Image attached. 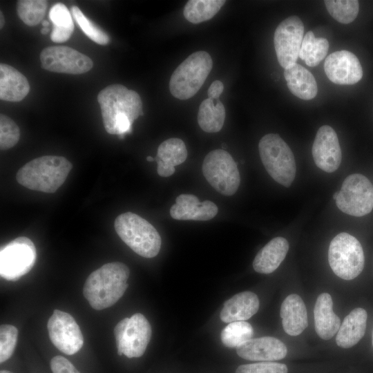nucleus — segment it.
<instances>
[{
  "instance_id": "obj_38",
  "label": "nucleus",
  "mask_w": 373,
  "mask_h": 373,
  "mask_svg": "<svg viewBox=\"0 0 373 373\" xmlns=\"http://www.w3.org/2000/svg\"><path fill=\"white\" fill-rule=\"evenodd\" d=\"M52 373H80L76 367L66 358L56 356L50 361Z\"/></svg>"
},
{
  "instance_id": "obj_43",
  "label": "nucleus",
  "mask_w": 373,
  "mask_h": 373,
  "mask_svg": "<svg viewBox=\"0 0 373 373\" xmlns=\"http://www.w3.org/2000/svg\"><path fill=\"white\" fill-rule=\"evenodd\" d=\"M146 160H147L148 162L155 161V158H153V157H151V156H150V155L148 156V157H146Z\"/></svg>"
},
{
  "instance_id": "obj_22",
  "label": "nucleus",
  "mask_w": 373,
  "mask_h": 373,
  "mask_svg": "<svg viewBox=\"0 0 373 373\" xmlns=\"http://www.w3.org/2000/svg\"><path fill=\"white\" fill-rule=\"evenodd\" d=\"M187 157L184 142L179 138H169L162 142L157 149L155 160L157 164V173L169 177L175 172V166L183 163Z\"/></svg>"
},
{
  "instance_id": "obj_30",
  "label": "nucleus",
  "mask_w": 373,
  "mask_h": 373,
  "mask_svg": "<svg viewBox=\"0 0 373 373\" xmlns=\"http://www.w3.org/2000/svg\"><path fill=\"white\" fill-rule=\"evenodd\" d=\"M224 0H190L184 8L185 19L192 23H199L213 17L225 3Z\"/></svg>"
},
{
  "instance_id": "obj_16",
  "label": "nucleus",
  "mask_w": 373,
  "mask_h": 373,
  "mask_svg": "<svg viewBox=\"0 0 373 373\" xmlns=\"http://www.w3.org/2000/svg\"><path fill=\"white\" fill-rule=\"evenodd\" d=\"M324 70L328 79L338 85H352L363 77V68L357 57L347 50L330 54L324 63Z\"/></svg>"
},
{
  "instance_id": "obj_44",
  "label": "nucleus",
  "mask_w": 373,
  "mask_h": 373,
  "mask_svg": "<svg viewBox=\"0 0 373 373\" xmlns=\"http://www.w3.org/2000/svg\"><path fill=\"white\" fill-rule=\"evenodd\" d=\"M0 373H12V372L8 370H1Z\"/></svg>"
},
{
  "instance_id": "obj_7",
  "label": "nucleus",
  "mask_w": 373,
  "mask_h": 373,
  "mask_svg": "<svg viewBox=\"0 0 373 373\" xmlns=\"http://www.w3.org/2000/svg\"><path fill=\"white\" fill-rule=\"evenodd\" d=\"M328 261L334 273L339 278L350 280L363 271L364 253L359 241L347 233H340L331 241Z\"/></svg>"
},
{
  "instance_id": "obj_42",
  "label": "nucleus",
  "mask_w": 373,
  "mask_h": 373,
  "mask_svg": "<svg viewBox=\"0 0 373 373\" xmlns=\"http://www.w3.org/2000/svg\"><path fill=\"white\" fill-rule=\"evenodd\" d=\"M49 22L48 21H43L42 22V26H44V28H48V26H49Z\"/></svg>"
},
{
  "instance_id": "obj_17",
  "label": "nucleus",
  "mask_w": 373,
  "mask_h": 373,
  "mask_svg": "<svg viewBox=\"0 0 373 373\" xmlns=\"http://www.w3.org/2000/svg\"><path fill=\"white\" fill-rule=\"evenodd\" d=\"M238 355L246 360L274 361L285 358L287 354L286 345L271 336L251 338L236 348Z\"/></svg>"
},
{
  "instance_id": "obj_13",
  "label": "nucleus",
  "mask_w": 373,
  "mask_h": 373,
  "mask_svg": "<svg viewBox=\"0 0 373 373\" xmlns=\"http://www.w3.org/2000/svg\"><path fill=\"white\" fill-rule=\"evenodd\" d=\"M47 327L51 342L61 352L73 355L83 346L81 329L70 314L55 309L48 319Z\"/></svg>"
},
{
  "instance_id": "obj_9",
  "label": "nucleus",
  "mask_w": 373,
  "mask_h": 373,
  "mask_svg": "<svg viewBox=\"0 0 373 373\" xmlns=\"http://www.w3.org/2000/svg\"><path fill=\"white\" fill-rule=\"evenodd\" d=\"M151 327L140 313L120 321L114 328L117 354L128 358L142 356L151 340Z\"/></svg>"
},
{
  "instance_id": "obj_12",
  "label": "nucleus",
  "mask_w": 373,
  "mask_h": 373,
  "mask_svg": "<svg viewBox=\"0 0 373 373\" xmlns=\"http://www.w3.org/2000/svg\"><path fill=\"white\" fill-rule=\"evenodd\" d=\"M304 26L295 15L284 19L277 26L274 44L279 64L284 68L296 63L303 40Z\"/></svg>"
},
{
  "instance_id": "obj_11",
  "label": "nucleus",
  "mask_w": 373,
  "mask_h": 373,
  "mask_svg": "<svg viewBox=\"0 0 373 373\" xmlns=\"http://www.w3.org/2000/svg\"><path fill=\"white\" fill-rule=\"evenodd\" d=\"M36 258V248L30 239L24 236L15 238L1 249V277L17 280L31 270Z\"/></svg>"
},
{
  "instance_id": "obj_5",
  "label": "nucleus",
  "mask_w": 373,
  "mask_h": 373,
  "mask_svg": "<svg viewBox=\"0 0 373 373\" xmlns=\"http://www.w3.org/2000/svg\"><path fill=\"white\" fill-rule=\"evenodd\" d=\"M213 67L210 55L198 51L190 55L174 70L169 90L173 97L187 99L194 96L203 85Z\"/></svg>"
},
{
  "instance_id": "obj_29",
  "label": "nucleus",
  "mask_w": 373,
  "mask_h": 373,
  "mask_svg": "<svg viewBox=\"0 0 373 373\" xmlns=\"http://www.w3.org/2000/svg\"><path fill=\"white\" fill-rule=\"evenodd\" d=\"M329 49L327 39L314 36L312 31H308L303 37L299 57L311 67L317 66L326 56Z\"/></svg>"
},
{
  "instance_id": "obj_3",
  "label": "nucleus",
  "mask_w": 373,
  "mask_h": 373,
  "mask_svg": "<svg viewBox=\"0 0 373 373\" xmlns=\"http://www.w3.org/2000/svg\"><path fill=\"white\" fill-rule=\"evenodd\" d=\"M72 167L64 157L45 155L23 165L17 173L16 179L29 189L55 193L64 184Z\"/></svg>"
},
{
  "instance_id": "obj_20",
  "label": "nucleus",
  "mask_w": 373,
  "mask_h": 373,
  "mask_svg": "<svg viewBox=\"0 0 373 373\" xmlns=\"http://www.w3.org/2000/svg\"><path fill=\"white\" fill-rule=\"evenodd\" d=\"M280 317L284 331L290 336L300 334L307 327V312L300 296H287L280 307Z\"/></svg>"
},
{
  "instance_id": "obj_27",
  "label": "nucleus",
  "mask_w": 373,
  "mask_h": 373,
  "mask_svg": "<svg viewBox=\"0 0 373 373\" xmlns=\"http://www.w3.org/2000/svg\"><path fill=\"white\" fill-rule=\"evenodd\" d=\"M225 119V108L219 99H204L198 109V122L207 133H216L221 130Z\"/></svg>"
},
{
  "instance_id": "obj_32",
  "label": "nucleus",
  "mask_w": 373,
  "mask_h": 373,
  "mask_svg": "<svg viewBox=\"0 0 373 373\" xmlns=\"http://www.w3.org/2000/svg\"><path fill=\"white\" fill-rule=\"evenodd\" d=\"M324 3L329 14L343 24L352 22L358 14L359 3L356 0H326Z\"/></svg>"
},
{
  "instance_id": "obj_33",
  "label": "nucleus",
  "mask_w": 373,
  "mask_h": 373,
  "mask_svg": "<svg viewBox=\"0 0 373 373\" xmlns=\"http://www.w3.org/2000/svg\"><path fill=\"white\" fill-rule=\"evenodd\" d=\"M47 6L44 0H20L17 2L18 16L27 26H35L44 17Z\"/></svg>"
},
{
  "instance_id": "obj_47",
  "label": "nucleus",
  "mask_w": 373,
  "mask_h": 373,
  "mask_svg": "<svg viewBox=\"0 0 373 373\" xmlns=\"http://www.w3.org/2000/svg\"><path fill=\"white\" fill-rule=\"evenodd\" d=\"M372 345H373V333H372Z\"/></svg>"
},
{
  "instance_id": "obj_15",
  "label": "nucleus",
  "mask_w": 373,
  "mask_h": 373,
  "mask_svg": "<svg viewBox=\"0 0 373 373\" xmlns=\"http://www.w3.org/2000/svg\"><path fill=\"white\" fill-rule=\"evenodd\" d=\"M316 165L323 171L332 173L338 169L342 153L335 131L330 126L323 125L318 130L312 149Z\"/></svg>"
},
{
  "instance_id": "obj_41",
  "label": "nucleus",
  "mask_w": 373,
  "mask_h": 373,
  "mask_svg": "<svg viewBox=\"0 0 373 373\" xmlns=\"http://www.w3.org/2000/svg\"><path fill=\"white\" fill-rule=\"evenodd\" d=\"M49 32L48 28H43L41 30V33L43 35H46Z\"/></svg>"
},
{
  "instance_id": "obj_28",
  "label": "nucleus",
  "mask_w": 373,
  "mask_h": 373,
  "mask_svg": "<svg viewBox=\"0 0 373 373\" xmlns=\"http://www.w3.org/2000/svg\"><path fill=\"white\" fill-rule=\"evenodd\" d=\"M49 18L52 23L51 40L55 43L68 40L74 30V23L67 7L61 3L54 4L50 10Z\"/></svg>"
},
{
  "instance_id": "obj_21",
  "label": "nucleus",
  "mask_w": 373,
  "mask_h": 373,
  "mask_svg": "<svg viewBox=\"0 0 373 373\" xmlns=\"http://www.w3.org/2000/svg\"><path fill=\"white\" fill-rule=\"evenodd\" d=\"M315 330L324 340L332 338L341 326L339 317L333 311V303L328 293L321 294L314 309Z\"/></svg>"
},
{
  "instance_id": "obj_40",
  "label": "nucleus",
  "mask_w": 373,
  "mask_h": 373,
  "mask_svg": "<svg viewBox=\"0 0 373 373\" xmlns=\"http://www.w3.org/2000/svg\"><path fill=\"white\" fill-rule=\"evenodd\" d=\"M4 25V17L2 12H0V28H2Z\"/></svg>"
},
{
  "instance_id": "obj_23",
  "label": "nucleus",
  "mask_w": 373,
  "mask_h": 373,
  "mask_svg": "<svg viewBox=\"0 0 373 373\" xmlns=\"http://www.w3.org/2000/svg\"><path fill=\"white\" fill-rule=\"evenodd\" d=\"M30 91L27 78L11 66L0 64V99L7 102H19Z\"/></svg>"
},
{
  "instance_id": "obj_19",
  "label": "nucleus",
  "mask_w": 373,
  "mask_h": 373,
  "mask_svg": "<svg viewBox=\"0 0 373 373\" xmlns=\"http://www.w3.org/2000/svg\"><path fill=\"white\" fill-rule=\"evenodd\" d=\"M259 299L251 291L238 293L224 303L220 318L224 323L245 321L253 316L259 309Z\"/></svg>"
},
{
  "instance_id": "obj_1",
  "label": "nucleus",
  "mask_w": 373,
  "mask_h": 373,
  "mask_svg": "<svg viewBox=\"0 0 373 373\" xmlns=\"http://www.w3.org/2000/svg\"><path fill=\"white\" fill-rule=\"evenodd\" d=\"M97 101L106 131L119 138L130 133L133 122L143 115L139 94L122 84H112L102 89Z\"/></svg>"
},
{
  "instance_id": "obj_14",
  "label": "nucleus",
  "mask_w": 373,
  "mask_h": 373,
  "mask_svg": "<svg viewBox=\"0 0 373 373\" xmlns=\"http://www.w3.org/2000/svg\"><path fill=\"white\" fill-rule=\"evenodd\" d=\"M40 61L45 70L73 75L85 73L93 66L90 57L67 46L45 48L40 54Z\"/></svg>"
},
{
  "instance_id": "obj_45",
  "label": "nucleus",
  "mask_w": 373,
  "mask_h": 373,
  "mask_svg": "<svg viewBox=\"0 0 373 373\" xmlns=\"http://www.w3.org/2000/svg\"><path fill=\"white\" fill-rule=\"evenodd\" d=\"M338 191L334 193V195H333V198H334V200L336 199L337 195H338Z\"/></svg>"
},
{
  "instance_id": "obj_46",
  "label": "nucleus",
  "mask_w": 373,
  "mask_h": 373,
  "mask_svg": "<svg viewBox=\"0 0 373 373\" xmlns=\"http://www.w3.org/2000/svg\"><path fill=\"white\" fill-rule=\"evenodd\" d=\"M222 147H223V148H226V144H222Z\"/></svg>"
},
{
  "instance_id": "obj_39",
  "label": "nucleus",
  "mask_w": 373,
  "mask_h": 373,
  "mask_svg": "<svg viewBox=\"0 0 373 373\" xmlns=\"http://www.w3.org/2000/svg\"><path fill=\"white\" fill-rule=\"evenodd\" d=\"M224 90V84L220 80H215L210 85L207 95L209 98L218 99L219 97Z\"/></svg>"
},
{
  "instance_id": "obj_18",
  "label": "nucleus",
  "mask_w": 373,
  "mask_h": 373,
  "mask_svg": "<svg viewBox=\"0 0 373 373\" xmlns=\"http://www.w3.org/2000/svg\"><path fill=\"white\" fill-rule=\"evenodd\" d=\"M217 205L209 200L200 202L192 194H181L170 209L171 216L180 220H209L218 213Z\"/></svg>"
},
{
  "instance_id": "obj_6",
  "label": "nucleus",
  "mask_w": 373,
  "mask_h": 373,
  "mask_svg": "<svg viewBox=\"0 0 373 373\" xmlns=\"http://www.w3.org/2000/svg\"><path fill=\"white\" fill-rule=\"evenodd\" d=\"M261 161L269 175L278 183L289 187L296 173L294 154L278 134L264 135L258 144Z\"/></svg>"
},
{
  "instance_id": "obj_31",
  "label": "nucleus",
  "mask_w": 373,
  "mask_h": 373,
  "mask_svg": "<svg viewBox=\"0 0 373 373\" xmlns=\"http://www.w3.org/2000/svg\"><path fill=\"white\" fill-rule=\"evenodd\" d=\"M254 329L246 321H235L229 323L220 334L223 345L227 347L237 348L252 338Z\"/></svg>"
},
{
  "instance_id": "obj_24",
  "label": "nucleus",
  "mask_w": 373,
  "mask_h": 373,
  "mask_svg": "<svg viewBox=\"0 0 373 373\" xmlns=\"http://www.w3.org/2000/svg\"><path fill=\"white\" fill-rule=\"evenodd\" d=\"M288 250L289 242L285 238H273L256 254L253 262L254 270L260 274L272 273L283 261Z\"/></svg>"
},
{
  "instance_id": "obj_26",
  "label": "nucleus",
  "mask_w": 373,
  "mask_h": 373,
  "mask_svg": "<svg viewBox=\"0 0 373 373\" xmlns=\"http://www.w3.org/2000/svg\"><path fill=\"white\" fill-rule=\"evenodd\" d=\"M367 318V312L355 308L344 318L336 336L338 346L350 348L355 345L364 336Z\"/></svg>"
},
{
  "instance_id": "obj_2",
  "label": "nucleus",
  "mask_w": 373,
  "mask_h": 373,
  "mask_svg": "<svg viewBox=\"0 0 373 373\" xmlns=\"http://www.w3.org/2000/svg\"><path fill=\"white\" fill-rule=\"evenodd\" d=\"M129 275V269L125 264L106 263L88 276L83 288L84 296L93 309L108 308L124 294Z\"/></svg>"
},
{
  "instance_id": "obj_25",
  "label": "nucleus",
  "mask_w": 373,
  "mask_h": 373,
  "mask_svg": "<svg viewBox=\"0 0 373 373\" xmlns=\"http://www.w3.org/2000/svg\"><path fill=\"white\" fill-rule=\"evenodd\" d=\"M284 77L290 92L296 97L310 100L316 97L318 86L314 75L298 64L285 68Z\"/></svg>"
},
{
  "instance_id": "obj_35",
  "label": "nucleus",
  "mask_w": 373,
  "mask_h": 373,
  "mask_svg": "<svg viewBox=\"0 0 373 373\" xmlns=\"http://www.w3.org/2000/svg\"><path fill=\"white\" fill-rule=\"evenodd\" d=\"M20 131L17 124L9 117L0 115V148L1 150L9 149L18 142Z\"/></svg>"
},
{
  "instance_id": "obj_36",
  "label": "nucleus",
  "mask_w": 373,
  "mask_h": 373,
  "mask_svg": "<svg viewBox=\"0 0 373 373\" xmlns=\"http://www.w3.org/2000/svg\"><path fill=\"white\" fill-rule=\"evenodd\" d=\"M18 338V329L11 325L0 327V362L2 363L12 355Z\"/></svg>"
},
{
  "instance_id": "obj_34",
  "label": "nucleus",
  "mask_w": 373,
  "mask_h": 373,
  "mask_svg": "<svg viewBox=\"0 0 373 373\" xmlns=\"http://www.w3.org/2000/svg\"><path fill=\"white\" fill-rule=\"evenodd\" d=\"M70 10L75 21L88 37L100 45H106L109 43L108 35L86 17L78 7L72 6Z\"/></svg>"
},
{
  "instance_id": "obj_10",
  "label": "nucleus",
  "mask_w": 373,
  "mask_h": 373,
  "mask_svg": "<svg viewBox=\"0 0 373 373\" xmlns=\"http://www.w3.org/2000/svg\"><path fill=\"white\" fill-rule=\"evenodd\" d=\"M338 208L345 213L361 217L373 208V185L365 175H348L342 184L336 199Z\"/></svg>"
},
{
  "instance_id": "obj_37",
  "label": "nucleus",
  "mask_w": 373,
  "mask_h": 373,
  "mask_svg": "<svg viewBox=\"0 0 373 373\" xmlns=\"http://www.w3.org/2000/svg\"><path fill=\"white\" fill-rule=\"evenodd\" d=\"M286 365L272 361L245 364L238 367L236 373H287Z\"/></svg>"
},
{
  "instance_id": "obj_8",
  "label": "nucleus",
  "mask_w": 373,
  "mask_h": 373,
  "mask_svg": "<svg viewBox=\"0 0 373 373\" xmlns=\"http://www.w3.org/2000/svg\"><path fill=\"white\" fill-rule=\"evenodd\" d=\"M202 168L204 178L218 192L232 195L237 191L240 182V173L227 151H211L205 156Z\"/></svg>"
},
{
  "instance_id": "obj_4",
  "label": "nucleus",
  "mask_w": 373,
  "mask_h": 373,
  "mask_svg": "<svg viewBox=\"0 0 373 373\" xmlns=\"http://www.w3.org/2000/svg\"><path fill=\"white\" fill-rule=\"evenodd\" d=\"M115 229L134 252L144 258H153L160 250L162 240L156 229L139 215L126 212L114 222Z\"/></svg>"
}]
</instances>
